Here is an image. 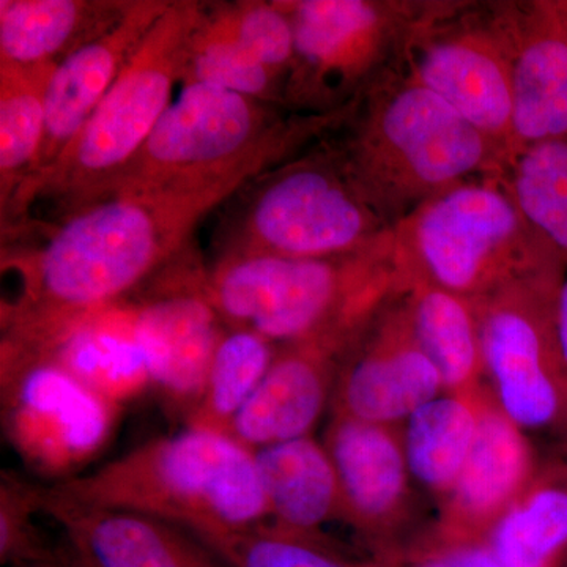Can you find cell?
I'll return each mask as SVG.
<instances>
[{
    "label": "cell",
    "instance_id": "cell-13",
    "mask_svg": "<svg viewBox=\"0 0 567 567\" xmlns=\"http://www.w3.org/2000/svg\"><path fill=\"white\" fill-rule=\"evenodd\" d=\"M130 300L152 390L185 421L227 328L208 295V270L188 249Z\"/></svg>",
    "mask_w": 567,
    "mask_h": 567
},
{
    "label": "cell",
    "instance_id": "cell-22",
    "mask_svg": "<svg viewBox=\"0 0 567 567\" xmlns=\"http://www.w3.org/2000/svg\"><path fill=\"white\" fill-rule=\"evenodd\" d=\"M134 0H0V63H61L123 20Z\"/></svg>",
    "mask_w": 567,
    "mask_h": 567
},
{
    "label": "cell",
    "instance_id": "cell-17",
    "mask_svg": "<svg viewBox=\"0 0 567 567\" xmlns=\"http://www.w3.org/2000/svg\"><path fill=\"white\" fill-rule=\"evenodd\" d=\"M169 3L134 0L128 13L110 32L59 63L48 85L43 147L32 177L58 162L76 140Z\"/></svg>",
    "mask_w": 567,
    "mask_h": 567
},
{
    "label": "cell",
    "instance_id": "cell-33",
    "mask_svg": "<svg viewBox=\"0 0 567 567\" xmlns=\"http://www.w3.org/2000/svg\"><path fill=\"white\" fill-rule=\"evenodd\" d=\"M227 11L238 39L287 85L292 73L295 39L292 20L282 0H235L227 2Z\"/></svg>",
    "mask_w": 567,
    "mask_h": 567
},
{
    "label": "cell",
    "instance_id": "cell-30",
    "mask_svg": "<svg viewBox=\"0 0 567 567\" xmlns=\"http://www.w3.org/2000/svg\"><path fill=\"white\" fill-rule=\"evenodd\" d=\"M505 181L518 210L567 271V137L518 153L507 166Z\"/></svg>",
    "mask_w": 567,
    "mask_h": 567
},
{
    "label": "cell",
    "instance_id": "cell-31",
    "mask_svg": "<svg viewBox=\"0 0 567 567\" xmlns=\"http://www.w3.org/2000/svg\"><path fill=\"white\" fill-rule=\"evenodd\" d=\"M196 536L229 567H358L328 550L315 537L292 535L268 524Z\"/></svg>",
    "mask_w": 567,
    "mask_h": 567
},
{
    "label": "cell",
    "instance_id": "cell-29",
    "mask_svg": "<svg viewBox=\"0 0 567 567\" xmlns=\"http://www.w3.org/2000/svg\"><path fill=\"white\" fill-rule=\"evenodd\" d=\"M279 347L251 328H226L213 353L203 393L186 427L229 435L235 417L256 393Z\"/></svg>",
    "mask_w": 567,
    "mask_h": 567
},
{
    "label": "cell",
    "instance_id": "cell-18",
    "mask_svg": "<svg viewBox=\"0 0 567 567\" xmlns=\"http://www.w3.org/2000/svg\"><path fill=\"white\" fill-rule=\"evenodd\" d=\"M347 347L330 341L281 346L229 435L248 450L311 435L333 399Z\"/></svg>",
    "mask_w": 567,
    "mask_h": 567
},
{
    "label": "cell",
    "instance_id": "cell-7",
    "mask_svg": "<svg viewBox=\"0 0 567 567\" xmlns=\"http://www.w3.org/2000/svg\"><path fill=\"white\" fill-rule=\"evenodd\" d=\"M393 230L354 182L336 144H319L251 178L226 203L218 257L330 259L372 248Z\"/></svg>",
    "mask_w": 567,
    "mask_h": 567
},
{
    "label": "cell",
    "instance_id": "cell-10",
    "mask_svg": "<svg viewBox=\"0 0 567 567\" xmlns=\"http://www.w3.org/2000/svg\"><path fill=\"white\" fill-rule=\"evenodd\" d=\"M295 59L284 107L324 115L344 110L379 80L420 7L374 0H282Z\"/></svg>",
    "mask_w": 567,
    "mask_h": 567
},
{
    "label": "cell",
    "instance_id": "cell-27",
    "mask_svg": "<svg viewBox=\"0 0 567 567\" xmlns=\"http://www.w3.org/2000/svg\"><path fill=\"white\" fill-rule=\"evenodd\" d=\"M58 63H0V207L9 215L39 164L44 140V103Z\"/></svg>",
    "mask_w": 567,
    "mask_h": 567
},
{
    "label": "cell",
    "instance_id": "cell-12",
    "mask_svg": "<svg viewBox=\"0 0 567 567\" xmlns=\"http://www.w3.org/2000/svg\"><path fill=\"white\" fill-rule=\"evenodd\" d=\"M399 55L405 76L445 100L511 163V62L492 9L420 7Z\"/></svg>",
    "mask_w": 567,
    "mask_h": 567
},
{
    "label": "cell",
    "instance_id": "cell-34",
    "mask_svg": "<svg viewBox=\"0 0 567 567\" xmlns=\"http://www.w3.org/2000/svg\"><path fill=\"white\" fill-rule=\"evenodd\" d=\"M413 567H505L486 543L451 544L425 555Z\"/></svg>",
    "mask_w": 567,
    "mask_h": 567
},
{
    "label": "cell",
    "instance_id": "cell-14",
    "mask_svg": "<svg viewBox=\"0 0 567 567\" xmlns=\"http://www.w3.org/2000/svg\"><path fill=\"white\" fill-rule=\"evenodd\" d=\"M393 298L342 357L333 394L334 413L388 427L404 424L420 406L446 393L413 333L404 292L399 301Z\"/></svg>",
    "mask_w": 567,
    "mask_h": 567
},
{
    "label": "cell",
    "instance_id": "cell-36",
    "mask_svg": "<svg viewBox=\"0 0 567 567\" xmlns=\"http://www.w3.org/2000/svg\"><path fill=\"white\" fill-rule=\"evenodd\" d=\"M17 567H63L59 561L33 563V565H24Z\"/></svg>",
    "mask_w": 567,
    "mask_h": 567
},
{
    "label": "cell",
    "instance_id": "cell-11",
    "mask_svg": "<svg viewBox=\"0 0 567 567\" xmlns=\"http://www.w3.org/2000/svg\"><path fill=\"white\" fill-rule=\"evenodd\" d=\"M0 398L7 440L29 472L80 476L110 445L122 406L93 393L50 358L0 349Z\"/></svg>",
    "mask_w": 567,
    "mask_h": 567
},
{
    "label": "cell",
    "instance_id": "cell-16",
    "mask_svg": "<svg viewBox=\"0 0 567 567\" xmlns=\"http://www.w3.org/2000/svg\"><path fill=\"white\" fill-rule=\"evenodd\" d=\"M43 513L61 525L63 567H229L203 539L162 518L65 505L48 487Z\"/></svg>",
    "mask_w": 567,
    "mask_h": 567
},
{
    "label": "cell",
    "instance_id": "cell-9",
    "mask_svg": "<svg viewBox=\"0 0 567 567\" xmlns=\"http://www.w3.org/2000/svg\"><path fill=\"white\" fill-rule=\"evenodd\" d=\"M563 278L524 279L473 305L494 404L529 442L539 439L567 462V374L554 327Z\"/></svg>",
    "mask_w": 567,
    "mask_h": 567
},
{
    "label": "cell",
    "instance_id": "cell-1",
    "mask_svg": "<svg viewBox=\"0 0 567 567\" xmlns=\"http://www.w3.org/2000/svg\"><path fill=\"white\" fill-rule=\"evenodd\" d=\"M293 158L270 151L223 173L107 194L17 257L21 292L2 306V341L40 347L89 312L130 300L192 248L205 216L257 175Z\"/></svg>",
    "mask_w": 567,
    "mask_h": 567
},
{
    "label": "cell",
    "instance_id": "cell-23",
    "mask_svg": "<svg viewBox=\"0 0 567 567\" xmlns=\"http://www.w3.org/2000/svg\"><path fill=\"white\" fill-rule=\"evenodd\" d=\"M254 456L270 511L268 525L315 537L328 522L344 520L341 487L323 443L309 435L254 451Z\"/></svg>",
    "mask_w": 567,
    "mask_h": 567
},
{
    "label": "cell",
    "instance_id": "cell-21",
    "mask_svg": "<svg viewBox=\"0 0 567 567\" xmlns=\"http://www.w3.org/2000/svg\"><path fill=\"white\" fill-rule=\"evenodd\" d=\"M533 451L528 436L484 398L475 443L446 496L450 524L461 532L491 528L536 476Z\"/></svg>",
    "mask_w": 567,
    "mask_h": 567
},
{
    "label": "cell",
    "instance_id": "cell-8",
    "mask_svg": "<svg viewBox=\"0 0 567 567\" xmlns=\"http://www.w3.org/2000/svg\"><path fill=\"white\" fill-rule=\"evenodd\" d=\"M289 112L212 85L185 84L181 99L164 112L140 152L99 199L223 173L264 152L300 153L346 118V110L324 115Z\"/></svg>",
    "mask_w": 567,
    "mask_h": 567
},
{
    "label": "cell",
    "instance_id": "cell-2",
    "mask_svg": "<svg viewBox=\"0 0 567 567\" xmlns=\"http://www.w3.org/2000/svg\"><path fill=\"white\" fill-rule=\"evenodd\" d=\"M336 142L354 182L391 227L436 194L506 174V153L412 78L377 80Z\"/></svg>",
    "mask_w": 567,
    "mask_h": 567
},
{
    "label": "cell",
    "instance_id": "cell-25",
    "mask_svg": "<svg viewBox=\"0 0 567 567\" xmlns=\"http://www.w3.org/2000/svg\"><path fill=\"white\" fill-rule=\"evenodd\" d=\"M483 401L480 393H443L402 424V447L415 483L446 498L475 443Z\"/></svg>",
    "mask_w": 567,
    "mask_h": 567
},
{
    "label": "cell",
    "instance_id": "cell-6",
    "mask_svg": "<svg viewBox=\"0 0 567 567\" xmlns=\"http://www.w3.org/2000/svg\"><path fill=\"white\" fill-rule=\"evenodd\" d=\"M394 252L402 286L429 282L472 303L524 279L566 275L518 210L505 175L436 194L395 224Z\"/></svg>",
    "mask_w": 567,
    "mask_h": 567
},
{
    "label": "cell",
    "instance_id": "cell-26",
    "mask_svg": "<svg viewBox=\"0 0 567 567\" xmlns=\"http://www.w3.org/2000/svg\"><path fill=\"white\" fill-rule=\"evenodd\" d=\"M486 544L505 567H551L567 550V462L533 477L492 527Z\"/></svg>",
    "mask_w": 567,
    "mask_h": 567
},
{
    "label": "cell",
    "instance_id": "cell-37",
    "mask_svg": "<svg viewBox=\"0 0 567 567\" xmlns=\"http://www.w3.org/2000/svg\"><path fill=\"white\" fill-rule=\"evenodd\" d=\"M561 2L563 20H565L567 31V0H559Z\"/></svg>",
    "mask_w": 567,
    "mask_h": 567
},
{
    "label": "cell",
    "instance_id": "cell-5",
    "mask_svg": "<svg viewBox=\"0 0 567 567\" xmlns=\"http://www.w3.org/2000/svg\"><path fill=\"white\" fill-rule=\"evenodd\" d=\"M205 3L171 0L76 140L22 186L2 218L3 234L29 226L33 205L44 200L65 218L99 199L128 166L173 104L175 84L185 80L189 43Z\"/></svg>",
    "mask_w": 567,
    "mask_h": 567
},
{
    "label": "cell",
    "instance_id": "cell-15",
    "mask_svg": "<svg viewBox=\"0 0 567 567\" xmlns=\"http://www.w3.org/2000/svg\"><path fill=\"white\" fill-rule=\"evenodd\" d=\"M492 11L511 62L513 162L532 145L567 137V31L559 0Z\"/></svg>",
    "mask_w": 567,
    "mask_h": 567
},
{
    "label": "cell",
    "instance_id": "cell-35",
    "mask_svg": "<svg viewBox=\"0 0 567 567\" xmlns=\"http://www.w3.org/2000/svg\"><path fill=\"white\" fill-rule=\"evenodd\" d=\"M554 327L559 357H561L567 374V271L565 278L559 282L557 293H555Z\"/></svg>",
    "mask_w": 567,
    "mask_h": 567
},
{
    "label": "cell",
    "instance_id": "cell-19",
    "mask_svg": "<svg viewBox=\"0 0 567 567\" xmlns=\"http://www.w3.org/2000/svg\"><path fill=\"white\" fill-rule=\"evenodd\" d=\"M2 347L50 358L82 385L122 409L152 390L132 300L80 317L37 349Z\"/></svg>",
    "mask_w": 567,
    "mask_h": 567
},
{
    "label": "cell",
    "instance_id": "cell-20",
    "mask_svg": "<svg viewBox=\"0 0 567 567\" xmlns=\"http://www.w3.org/2000/svg\"><path fill=\"white\" fill-rule=\"evenodd\" d=\"M323 446L338 475L344 520L363 532L385 528L404 507L412 480L401 435L334 413Z\"/></svg>",
    "mask_w": 567,
    "mask_h": 567
},
{
    "label": "cell",
    "instance_id": "cell-28",
    "mask_svg": "<svg viewBox=\"0 0 567 567\" xmlns=\"http://www.w3.org/2000/svg\"><path fill=\"white\" fill-rule=\"evenodd\" d=\"M183 82L212 85L284 107L286 82L238 39L227 2L205 3L203 18L189 43Z\"/></svg>",
    "mask_w": 567,
    "mask_h": 567
},
{
    "label": "cell",
    "instance_id": "cell-3",
    "mask_svg": "<svg viewBox=\"0 0 567 567\" xmlns=\"http://www.w3.org/2000/svg\"><path fill=\"white\" fill-rule=\"evenodd\" d=\"M48 496L84 509L145 514L194 535L256 528L270 518L254 451L193 427L48 487Z\"/></svg>",
    "mask_w": 567,
    "mask_h": 567
},
{
    "label": "cell",
    "instance_id": "cell-4",
    "mask_svg": "<svg viewBox=\"0 0 567 567\" xmlns=\"http://www.w3.org/2000/svg\"><path fill=\"white\" fill-rule=\"evenodd\" d=\"M401 290L394 229L349 256L237 254L218 257L208 271V295L224 324L251 328L276 346L317 339L350 346Z\"/></svg>",
    "mask_w": 567,
    "mask_h": 567
},
{
    "label": "cell",
    "instance_id": "cell-24",
    "mask_svg": "<svg viewBox=\"0 0 567 567\" xmlns=\"http://www.w3.org/2000/svg\"><path fill=\"white\" fill-rule=\"evenodd\" d=\"M402 292L413 333L446 393H480L484 358L475 305L424 281H409Z\"/></svg>",
    "mask_w": 567,
    "mask_h": 567
},
{
    "label": "cell",
    "instance_id": "cell-32",
    "mask_svg": "<svg viewBox=\"0 0 567 567\" xmlns=\"http://www.w3.org/2000/svg\"><path fill=\"white\" fill-rule=\"evenodd\" d=\"M47 487L13 472L0 476V565L17 567L59 561L41 536L35 517L43 513Z\"/></svg>",
    "mask_w": 567,
    "mask_h": 567
}]
</instances>
